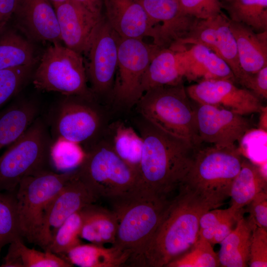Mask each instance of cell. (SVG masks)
<instances>
[{"mask_svg":"<svg viewBox=\"0 0 267 267\" xmlns=\"http://www.w3.org/2000/svg\"><path fill=\"white\" fill-rule=\"evenodd\" d=\"M260 122H259V127L260 130L263 131L264 132H267V106H263L261 111L260 112Z\"/></svg>","mask_w":267,"mask_h":267,"instance_id":"46","label":"cell"},{"mask_svg":"<svg viewBox=\"0 0 267 267\" xmlns=\"http://www.w3.org/2000/svg\"><path fill=\"white\" fill-rule=\"evenodd\" d=\"M16 191H0V252L5 245L22 238L19 225Z\"/></svg>","mask_w":267,"mask_h":267,"instance_id":"34","label":"cell"},{"mask_svg":"<svg viewBox=\"0 0 267 267\" xmlns=\"http://www.w3.org/2000/svg\"><path fill=\"white\" fill-rule=\"evenodd\" d=\"M86 152L77 171L98 199L110 200L143 186L136 172L116 154L112 146L95 143Z\"/></svg>","mask_w":267,"mask_h":267,"instance_id":"8","label":"cell"},{"mask_svg":"<svg viewBox=\"0 0 267 267\" xmlns=\"http://www.w3.org/2000/svg\"><path fill=\"white\" fill-rule=\"evenodd\" d=\"M120 37L103 15L87 51L85 65L90 89L96 99L113 89L117 68Z\"/></svg>","mask_w":267,"mask_h":267,"instance_id":"13","label":"cell"},{"mask_svg":"<svg viewBox=\"0 0 267 267\" xmlns=\"http://www.w3.org/2000/svg\"><path fill=\"white\" fill-rule=\"evenodd\" d=\"M225 5L229 19L256 32L267 31V0H230Z\"/></svg>","mask_w":267,"mask_h":267,"instance_id":"31","label":"cell"},{"mask_svg":"<svg viewBox=\"0 0 267 267\" xmlns=\"http://www.w3.org/2000/svg\"><path fill=\"white\" fill-rule=\"evenodd\" d=\"M181 51L185 68V77L187 80L203 78L236 81L227 63L206 46L193 44Z\"/></svg>","mask_w":267,"mask_h":267,"instance_id":"23","label":"cell"},{"mask_svg":"<svg viewBox=\"0 0 267 267\" xmlns=\"http://www.w3.org/2000/svg\"><path fill=\"white\" fill-rule=\"evenodd\" d=\"M15 14L33 39L53 43L61 41L56 13L48 0H21Z\"/></svg>","mask_w":267,"mask_h":267,"instance_id":"20","label":"cell"},{"mask_svg":"<svg viewBox=\"0 0 267 267\" xmlns=\"http://www.w3.org/2000/svg\"><path fill=\"white\" fill-rule=\"evenodd\" d=\"M6 25L0 23V33L5 28Z\"/></svg>","mask_w":267,"mask_h":267,"instance_id":"48","label":"cell"},{"mask_svg":"<svg viewBox=\"0 0 267 267\" xmlns=\"http://www.w3.org/2000/svg\"><path fill=\"white\" fill-rule=\"evenodd\" d=\"M229 20L222 12L207 19H198L186 36L172 48L182 50L189 44L206 46L227 63L236 82L247 89L252 75L246 73L240 66Z\"/></svg>","mask_w":267,"mask_h":267,"instance_id":"12","label":"cell"},{"mask_svg":"<svg viewBox=\"0 0 267 267\" xmlns=\"http://www.w3.org/2000/svg\"><path fill=\"white\" fill-rule=\"evenodd\" d=\"M91 189L80 177L75 176L57 193L46 207L38 244L45 249L57 228L71 215L97 200Z\"/></svg>","mask_w":267,"mask_h":267,"instance_id":"14","label":"cell"},{"mask_svg":"<svg viewBox=\"0 0 267 267\" xmlns=\"http://www.w3.org/2000/svg\"><path fill=\"white\" fill-rule=\"evenodd\" d=\"M142 118L163 131L186 139L199 148L195 109L182 82L145 91L136 104Z\"/></svg>","mask_w":267,"mask_h":267,"instance_id":"4","label":"cell"},{"mask_svg":"<svg viewBox=\"0 0 267 267\" xmlns=\"http://www.w3.org/2000/svg\"><path fill=\"white\" fill-rule=\"evenodd\" d=\"M33 66H21L0 70V108L21 90L32 77Z\"/></svg>","mask_w":267,"mask_h":267,"instance_id":"37","label":"cell"},{"mask_svg":"<svg viewBox=\"0 0 267 267\" xmlns=\"http://www.w3.org/2000/svg\"><path fill=\"white\" fill-rule=\"evenodd\" d=\"M61 40L67 47L84 54L103 15H98L73 0L53 5Z\"/></svg>","mask_w":267,"mask_h":267,"instance_id":"17","label":"cell"},{"mask_svg":"<svg viewBox=\"0 0 267 267\" xmlns=\"http://www.w3.org/2000/svg\"><path fill=\"white\" fill-rule=\"evenodd\" d=\"M255 224L241 217L231 232L220 243L218 254L220 266L247 267L250 258L251 238Z\"/></svg>","mask_w":267,"mask_h":267,"instance_id":"27","label":"cell"},{"mask_svg":"<svg viewBox=\"0 0 267 267\" xmlns=\"http://www.w3.org/2000/svg\"><path fill=\"white\" fill-rule=\"evenodd\" d=\"M115 130L112 147L116 154L135 172L138 177L143 149L142 138L131 127L122 123L117 124Z\"/></svg>","mask_w":267,"mask_h":267,"instance_id":"32","label":"cell"},{"mask_svg":"<svg viewBox=\"0 0 267 267\" xmlns=\"http://www.w3.org/2000/svg\"><path fill=\"white\" fill-rule=\"evenodd\" d=\"M243 159L235 145L199 148L182 184L196 191L217 208L230 197L232 182Z\"/></svg>","mask_w":267,"mask_h":267,"instance_id":"6","label":"cell"},{"mask_svg":"<svg viewBox=\"0 0 267 267\" xmlns=\"http://www.w3.org/2000/svg\"><path fill=\"white\" fill-rule=\"evenodd\" d=\"M69 262L52 253L29 248L22 238L9 244L2 267H71Z\"/></svg>","mask_w":267,"mask_h":267,"instance_id":"29","label":"cell"},{"mask_svg":"<svg viewBox=\"0 0 267 267\" xmlns=\"http://www.w3.org/2000/svg\"><path fill=\"white\" fill-rule=\"evenodd\" d=\"M31 78L39 90L96 100L88 86L82 55L59 42L46 48Z\"/></svg>","mask_w":267,"mask_h":267,"instance_id":"7","label":"cell"},{"mask_svg":"<svg viewBox=\"0 0 267 267\" xmlns=\"http://www.w3.org/2000/svg\"><path fill=\"white\" fill-rule=\"evenodd\" d=\"M189 98L198 104H208L245 115L260 113L261 99L247 89L240 88L225 79L203 80L186 88Z\"/></svg>","mask_w":267,"mask_h":267,"instance_id":"15","label":"cell"},{"mask_svg":"<svg viewBox=\"0 0 267 267\" xmlns=\"http://www.w3.org/2000/svg\"><path fill=\"white\" fill-rule=\"evenodd\" d=\"M267 177L261 168L244 158L231 185L230 207L235 211L242 209L258 194L267 191Z\"/></svg>","mask_w":267,"mask_h":267,"instance_id":"28","label":"cell"},{"mask_svg":"<svg viewBox=\"0 0 267 267\" xmlns=\"http://www.w3.org/2000/svg\"><path fill=\"white\" fill-rule=\"evenodd\" d=\"M159 48L143 39L120 37L117 68L111 93L116 104L129 108L136 105L143 94V76Z\"/></svg>","mask_w":267,"mask_h":267,"instance_id":"11","label":"cell"},{"mask_svg":"<svg viewBox=\"0 0 267 267\" xmlns=\"http://www.w3.org/2000/svg\"><path fill=\"white\" fill-rule=\"evenodd\" d=\"M185 68L181 50L159 48L153 56L142 81L143 93L158 86L182 82Z\"/></svg>","mask_w":267,"mask_h":267,"instance_id":"24","label":"cell"},{"mask_svg":"<svg viewBox=\"0 0 267 267\" xmlns=\"http://www.w3.org/2000/svg\"><path fill=\"white\" fill-rule=\"evenodd\" d=\"M82 209L71 215L61 224L45 251L57 255H65L81 244L80 232L83 221Z\"/></svg>","mask_w":267,"mask_h":267,"instance_id":"33","label":"cell"},{"mask_svg":"<svg viewBox=\"0 0 267 267\" xmlns=\"http://www.w3.org/2000/svg\"><path fill=\"white\" fill-rule=\"evenodd\" d=\"M250 216L249 219L257 226L267 229V192L258 194L248 204Z\"/></svg>","mask_w":267,"mask_h":267,"instance_id":"41","label":"cell"},{"mask_svg":"<svg viewBox=\"0 0 267 267\" xmlns=\"http://www.w3.org/2000/svg\"><path fill=\"white\" fill-rule=\"evenodd\" d=\"M137 125L143 140L139 181L144 187L168 197L183 183L199 148L143 118Z\"/></svg>","mask_w":267,"mask_h":267,"instance_id":"2","label":"cell"},{"mask_svg":"<svg viewBox=\"0 0 267 267\" xmlns=\"http://www.w3.org/2000/svg\"><path fill=\"white\" fill-rule=\"evenodd\" d=\"M239 219H231L214 227L200 230L199 231L198 238L207 241L212 246L220 243L231 232L233 229V226Z\"/></svg>","mask_w":267,"mask_h":267,"instance_id":"42","label":"cell"},{"mask_svg":"<svg viewBox=\"0 0 267 267\" xmlns=\"http://www.w3.org/2000/svg\"><path fill=\"white\" fill-rule=\"evenodd\" d=\"M95 102V99L80 96L61 95L50 106L44 119L52 140L90 143L101 125V115Z\"/></svg>","mask_w":267,"mask_h":267,"instance_id":"10","label":"cell"},{"mask_svg":"<svg viewBox=\"0 0 267 267\" xmlns=\"http://www.w3.org/2000/svg\"><path fill=\"white\" fill-rule=\"evenodd\" d=\"M170 201L146 245L140 267H166L188 250L198 238L201 217L216 208L184 184Z\"/></svg>","mask_w":267,"mask_h":267,"instance_id":"1","label":"cell"},{"mask_svg":"<svg viewBox=\"0 0 267 267\" xmlns=\"http://www.w3.org/2000/svg\"><path fill=\"white\" fill-rule=\"evenodd\" d=\"M76 169L61 173L45 172L23 178L16 191L20 234L30 243L38 244L45 209Z\"/></svg>","mask_w":267,"mask_h":267,"instance_id":"9","label":"cell"},{"mask_svg":"<svg viewBox=\"0 0 267 267\" xmlns=\"http://www.w3.org/2000/svg\"><path fill=\"white\" fill-rule=\"evenodd\" d=\"M34 62L32 44L13 30L5 28L0 33V70L33 66Z\"/></svg>","mask_w":267,"mask_h":267,"instance_id":"30","label":"cell"},{"mask_svg":"<svg viewBox=\"0 0 267 267\" xmlns=\"http://www.w3.org/2000/svg\"><path fill=\"white\" fill-rule=\"evenodd\" d=\"M243 209L235 211L230 207L225 209L209 210L200 218L199 230L214 227L231 219H239L243 216Z\"/></svg>","mask_w":267,"mask_h":267,"instance_id":"40","label":"cell"},{"mask_svg":"<svg viewBox=\"0 0 267 267\" xmlns=\"http://www.w3.org/2000/svg\"><path fill=\"white\" fill-rule=\"evenodd\" d=\"M79 3L90 12L102 15L103 0H73Z\"/></svg>","mask_w":267,"mask_h":267,"instance_id":"45","label":"cell"},{"mask_svg":"<svg viewBox=\"0 0 267 267\" xmlns=\"http://www.w3.org/2000/svg\"><path fill=\"white\" fill-rule=\"evenodd\" d=\"M248 265L250 267H267V229L253 226Z\"/></svg>","mask_w":267,"mask_h":267,"instance_id":"39","label":"cell"},{"mask_svg":"<svg viewBox=\"0 0 267 267\" xmlns=\"http://www.w3.org/2000/svg\"><path fill=\"white\" fill-rule=\"evenodd\" d=\"M197 104L195 109L201 142L221 147L232 146L251 129L243 115L211 105Z\"/></svg>","mask_w":267,"mask_h":267,"instance_id":"16","label":"cell"},{"mask_svg":"<svg viewBox=\"0 0 267 267\" xmlns=\"http://www.w3.org/2000/svg\"><path fill=\"white\" fill-rule=\"evenodd\" d=\"M40 102L17 97L0 111V150L19 139L39 116Z\"/></svg>","mask_w":267,"mask_h":267,"instance_id":"21","label":"cell"},{"mask_svg":"<svg viewBox=\"0 0 267 267\" xmlns=\"http://www.w3.org/2000/svg\"><path fill=\"white\" fill-rule=\"evenodd\" d=\"M66 260L81 267H119L130 265V254L114 245L106 248L94 244H80L66 254Z\"/></svg>","mask_w":267,"mask_h":267,"instance_id":"26","label":"cell"},{"mask_svg":"<svg viewBox=\"0 0 267 267\" xmlns=\"http://www.w3.org/2000/svg\"><path fill=\"white\" fill-rule=\"evenodd\" d=\"M109 201L118 221L113 245L130 254V265L140 267L144 249L170 200L141 186Z\"/></svg>","mask_w":267,"mask_h":267,"instance_id":"3","label":"cell"},{"mask_svg":"<svg viewBox=\"0 0 267 267\" xmlns=\"http://www.w3.org/2000/svg\"><path fill=\"white\" fill-rule=\"evenodd\" d=\"M52 142L47 125L39 116L0 156V191H15L23 178L52 171Z\"/></svg>","mask_w":267,"mask_h":267,"instance_id":"5","label":"cell"},{"mask_svg":"<svg viewBox=\"0 0 267 267\" xmlns=\"http://www.w3.org/2000/svg\"><path fill=\"white\" fill-rule=\"evenodd\" d=\"M146 13L155 26H159L153 44L160 48H170L184 39L198 19L180 10L178 0H155Z\"/></svg>","mask_w":267,"mask_h":267,"instance_id":"19","label":"cell"},{"mask_svg":"<svg viewBox=\"0 0 267 267\" xmlns=\"http://www.w3.org/2000/svg\"><path fill=\"white\" fill-rule=\"evenodd\" d=\"M103 7L105 18L120 37L156 38L157 26L150 19L140 0H103Z\"/></svg>","mask_w":267,"mask_h":267,"instance_id":"18","label":"cell"},{"mask_svg":"<svg viewBox=\"0 0 267 267\" xmlns=\"http://www.w3.org/2000/svg\"><path fill=\"white\" fill-rule=\"evenodd\" d=\"M50 153L52 167L62 173L77 169L86 155L80 144L62 138L53 140Z\"/></svg>","mask_w":267,"mask_h":267,"instance_id":"35","label":"cell"},{"mask_svg":"<svg viewBox=\"0 0 267 267\" xmlns=\"http://www.w3.org/2000/svg\"><path fill=\"white\" fill-rule=\"evenodd\" d=\"M221 267L218 254L207 241L198 238L193 245L166 267Z\"/></svg>","mask_w":267,"mask_h":267,"instance_id":"36","label":"cell"},{"mask_svg":"<svg viewBox=\"0 0 267 267\" xmlns=\"http://www.w3.org/2000/svg\"><path fill=\"white\" fill-rule=\"evenodd\" d=\"M181 11L198 19H207L222 12L220 0H178Z\"/></svg>","mask_w":267,"mask_h":267,"instance_id":"38","label":"cell"},{"mask_svg":"<svg viewBox=\"0 0 267 267\" xmlns=\"http://www.w3.org/2000/svg\"><path fill=\"white\" fill-rule=\"evenodd\" d=\"M21 0H0V23L6 25L11 16L16 12Z\"/></svg>","mask_w":267,"mask_h":267,"instance_id":"44","label":"cell"},{"mask_svg":"<svg viewBox=\"0 0 267 267\" xmlns=\"http://www.w3.org/2000/svg\"><path fill=\"white\" fill-rule=\"evenodd\" d=\"M48 0L53 5L55 4L62 2L67 0Z\"/></svg>","mask_w":267,"mask_h":267,"instance_id":"47","label":"cell"},{"mask_svg":"<svg viewBox=\"0 0 267 267\" xmlns=\"http://www.w3.org/2000/svg\"><path fill=\"white\" fill-rule=\"evenodd\" d=\"M229 27L235 40L242 70L253 75L267 66V31L257 33L230 19Z\"/></svg>","mask_w":267,"mask_h":267,"instance_id":"22","label":"cell"},{"mask_svg":"<svg viewBox=\"0 0 267 267\" xmlns=\"http://www.w3.org/2000/svg\"><path fill=\"white\" fill-rule=\"evenodd\" d=\"M248 89L259 98H267V66L252 75Z\"/></svg>","mask_w":267,"mask_h":267,"instance_id":"43","label":"cell"},{"mask_svg":"<svg viewBox=\"0 0 267 267\" xmlns=\"http://www.w3.org/2000/svg\"><path fill=\"white\" fill-rule=\"evenodd\" d=\"M83 221L80 238L91 243L113 245L118 227L117 218L113 211L94 205L82 209Z\"/></svg>","mask_w":267,"mask_h":267,"instance_id":"25","label":"cell"},{"mask_svg":"<svg viewBox=\"0 0 267 267\" xmlns=\"http://www.w3.org/2000/svg\"></svg>","mask_w":267,"mask_h":267,"instance_id":"49","label":"cell"}]
</instances>
